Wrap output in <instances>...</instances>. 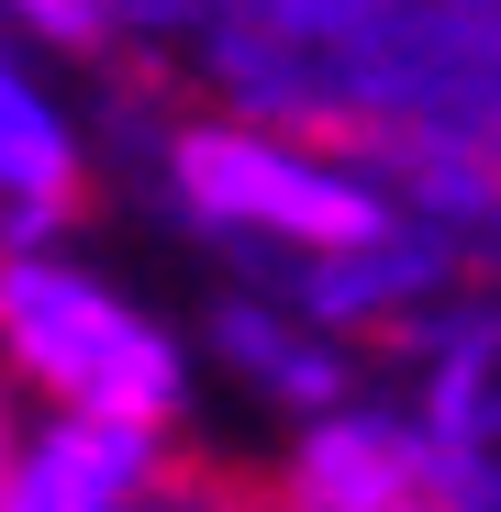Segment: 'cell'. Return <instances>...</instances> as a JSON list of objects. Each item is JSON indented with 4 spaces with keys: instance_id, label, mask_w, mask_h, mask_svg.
Wrapping results in <instances>:
<instances>
[{
    "instance_id": "obj_1",
    "label": "cell",
    "mask_w": 501,
    "mask_h": 512,
    "mask_svg": "<svg viewBox=\"0 0 501 512\" xmlns=\"http://www.w3.org/2000/svg\"><path fill=\"white\" fill-rule=\"evenodd\" d=\"M0 357H12L56 412H112V423H156L179 412V357L145 312H123L112 290H90L78 268L45 256H0Z\"/></svg>"
},
{
    "instance_id": "obj_2",
    "label": "cell",
    "mask_w": 501,
    "mask_h": 512,
    "mask_svg": "<svg viewBox=\"0 0 501 512\" xmlns=\"http://www.w3.org/2000/svg\"><path fill=\"white\" fill-rule=\"evenodd\" d=\"M179 190L212 212V223H257V234H290V245H368L379 234V201L323 179V167L257 145V134H190L179 145Z\"/></svg>"
},
{
    "instance_id": "obj_3",
    "label": "cell",
    "mask_w": 501,
    "mask_h": 512,
    "mask_svg": "<svg viewBox=\"0 0 501 512\" xmlns=\"http://www.w3.org/2000/svg\"><path fill=\"white\" fill-rule=\"evenodd\" d=\"M145 423H112V412H56L34 446H12V501L34 512H90V501H134L145 490Z\"/></svg>"
},
{
    "instance_id": "obj_4",
    "label": "cell",
    "mask_w": 501,
    "mask_h": 512,
    "mask_svg": "<svg viewBox=\"0 0 501 512\" xmlns=\"http://www.w3.org/2000/svg\"><path fill=\"white\" fill-rule=\"evenodd\" d=\"M0 201H12V212H67L78 201V156H67L56 112L23 90L12 56H0Z\"/></svg>"
},
{
    "instance_id": "obj_5",
    "label": "cell",
    "mask_w": 501,
    "mask_h": 512,
    "mask_svg": "<svg viewBox=\"0 0 501 512\" xmlns=\"http://www.w3.org/2000/svg\"><path fill=\"white\" fill-rule=\"evenodd\" d=\"M412 446H390V435H357V423H334V435H312V457H301V501H412V468H401Z\"/></svg>"
},
{
    "instance_id": "obj_6",
    "label": "cell",
    "mask_w": 501,
    "mask_h": 512,
    "mask_svg": "<svg viewBox=\"0 0 501 512\" xmlns=\"http://www.w3.org/2000/svg\"><path fill=\"white\" fill-rule=\"evenodd\" d=\"M12 446H23V435H12V423H0V501H12Z\"/></svg>"
}]
</instances>
